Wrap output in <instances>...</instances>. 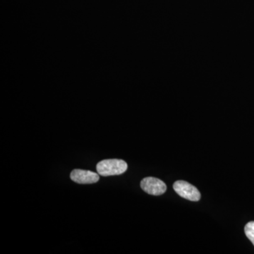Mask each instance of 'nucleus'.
I'll return each mask as SVG.
<instances>
[{"label":"nucleus","instance_id":"obj_1","mask_svg":"<svg viewBox=\"0 0 254 254\" xmlns=\"http://www.w3.org/2000/svg\"><path fill=\"white\" fill-rule=\"evenodd\" d=\"M128 165L125 160L119 159H108L102 160L97 164L96 170L100 175L103 177L120 175L125 173Z\"/></svg>","mask_w":254,"mask_h":254},{"label":"nucleus","instance_id":"obj_2","mask_svg":"<svg viewBox=\"0 0 254 254\" xmlns=\"http://www.w3.org/2000/svg\"><path fill=\"white\" fill-rule=\"evenodd\" d=\"M174 190L182 198L190 201H198L200 198V193L198 189L186 181L175 182L173 185Z\"/></svg>","mask_w":254,"mask_h":254},{"label":"nucleus","instance_id":"obj_3","mask_svg":"<svg viewBox=\"0 0 254 254\" xmlns=\"http://www.w3.org/2000/svg\"><path fill=\"white\" fill-rule=\"evenodd\" d=\"M142 190L147 193L153 195L163 194L167 190L165 182L155 177H145L141 182Z\"/></svg>","mask_w":254,"mask_h":254},{"label":"nucleus","instance_id":"obj_4","mask_svg":"<svg viewBox=\"0 0 254 254\" xmlns=\"http://www.w3.org/2000/svg\"><path fill=\"white\" fill-rule=\"evenodd\" d=\"M71 180L78 184L87 185V184H94L99 181L100 177L98 174L93 173L90 170H73L70 174Z\"/></svg>","mask_w":254,"mask_h":254},{"label":"nucleus","instance_id":"obj_5","mask_svg":"<svg viewBox=\"0 0 254 254\" xmlns=\"http://www.w3.org/2000/svg\"><path fill=\"white\" fill-rule=\"evenodd\" d=\"M246 235L254 246V221L248 222L245 227Z\"/></svg>","mask_w":254,"mask_h":254}]
</instances>
